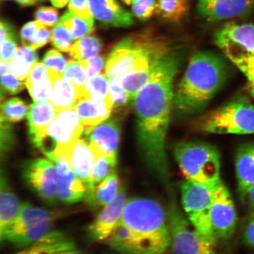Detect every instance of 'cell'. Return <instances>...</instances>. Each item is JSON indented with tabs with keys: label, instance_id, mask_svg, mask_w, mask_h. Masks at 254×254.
Returning <instances> with one entry per match:
<instances>
[{
	"label": "cell",
	"instance_id": "277c9868",
	"mask_svg": "<svg viewBox=\"0 0 254 254\" xmlns=\"http://www.w3.org/2000/svg\"><path fill=\"white\" fill-rule=\"evenodd\" d=\"M174 152L186 180L209 186L222 182L220 154L215 146L203 141H183L175 146Z\"/></svg>",
	"mask_w": 254,
	"mask_h": 254
},
{
	"label": "cell",
	"instance_id": "d6986e66",
	"mask_svg": "<svg viewBox=\"0 0 254 254\" xmlns=\"http://www.w3.org/2000/svg\"><path fill=\"white\" fill-rule=\"evenodd\" d=\"M235 166L241 199L254 186V143L240 145L236 152Z\"/></svg>",
	"mask_w": 254,
	"mask_h": 254
},
{
	"label": "cell",
	"instance_id": "484cf974",
	"mask_svg": "<svg viewBox=\"0 0 254 254\" xmlns=\"http://www.w3.org/2000/svg\"><path fill=\"white\" fill-rule=\"evenodd\" d=\"M122 187L115 171L95 187L85 198L93 206L104 207L113 201Z\"/></svg>",
	"mask_w": 254,
	"mask_h": 254
},
{
	"label": "cell",
	"instance_id": "ffe728a7",
	"mask_svg": "<svg viewBox=\"0 0 254 254\" xmlns=\"http://www.w3.org/2000/svg\"><path fill=\"white\" fill-rule=\"evenodd\" d=\"M74 109L85 128L96 126L107 120L113 111L110 98L105 100L79 98Z\"/></svg>",
	"mask_w": 254,
	"mask_h": 254
},
{
	"label": "cell",
	"instance_id": "db71d44e",
	"mask_svg": "<svg viewBox=\"0 0 254 254\" xmlns=\"http://www.w3.org/2000/svg\"><path fill=\"white\" fill-rule=\"evenodd\" d=\"M59 254H85L78 251H75V250L67 251V252H63Z\"/></svg>",
	"mask_w": 254,
	"mask_h": 254
},
{
	"label": "cell",
	"instance_id": "f546056e",
	"mask_svg": "<svg viewBox=\"0 0 254 254\" xmlns=\"http://www.w3.org/2000/svg\"><path fill=\"white\" fill-rule=\"evenodd\" d=\"M117 163V161L109 157L104 155H96L87 185V196L92 192L95 187L110 174L115 172Z\"/></svg>",
	"mask_w": 254,
	"mask_h": 254
},
{
	"label": "cell",
	"instance_id": "d4e9b609",
	"mask_svg": "<svg viewBox=\"0 0 254 254\" xmlns=\"http://www.w3.org/2000/svg\"><path fill=\"white\" fill-rule=\"evenodd\" d=\"M0 183V236H1L5 228L17 217L23 204L9 187L2 170Z\"/></svg>",
	"mask_w": 254,
	"mask_h": 254
},
{
	"label": "cell",
	"instance_id": "5bb4252c",
	"mask_svg": "<svg viewBox=\"0 0 254 254\" xmlns=\"http://www.w3.org/2000/svg\"><path fill=\"white\" fill-rule=\"evenodd\" d=\"M125 190L123 187L113 201L104 206L96 218L88 227L89 236L95 241H106L122 220L127 202Z\"/></svg>",
	"mask_w": 254,
	"mask_h": 254
},
{
	"label": "cell",
	"instance_id": "e575fe53",
	"mask_svg": "<svg viewBox=\"0 0 254 254\" xmlns=\"http://www.w3.org/2000/svg\"><path fill=\"white\" fill-rule=\"evenodd\" d=\"M61 75L74 85L80 94L88 78L84 62L72 60H69L64 71Z\"/></svg>",
	"mask_w": 254,
	"mask_h": 254
},
{
	"label": "cell",
	"instance_id": "4316f807",
	"mask_svg": "<svg viewBox=\"0 0 254 254\" xmlns=\"http://www.w3.org/2000/svg\"><path fill=\"white\" fill-rule=\"evenodd\" d=\"M111 249L122 254H141L134 234L121 221L106 240Z\"/></svg>",
	"mask_w": 254,
	"mask_h": 254
},
{
	"label": "cell",
	"instance_id": "ab89813d",
	"mask_svg": "<svg viewBox=\"0 0 254 254\" xmlns=\"http://www.w3.org/2000/svg\"><path fill=\"white\" fill-rule=\"evenodd\" d=\"M43 63L50 70L62 75L68 62L58 51L53 49L46 53L44 57Z\"/></svg>",
	"mask_w": 254,
	"mask_h": 254
},
{
	"label": "cell",
	"instance_id": "d590c367",
	"mask_svg": "<svg viewBox=\"0 0 254 254\" xmlns=\"http://www.w3.org/2000/svg\"><path fill=\"white\" fill-rule=\"evenodd\" d=\"M53 46L63 52L68 53L72 46V37L64 25L57 23L52 31Z\"/></svg>",
	"mask_w": 254,
	"mask_h": 254
},
{
	"label": "cell",
	"instance_id": "83f0119b",
	"mask_svg": "<svg viewBox=\"0 0 254 254\" xmlns=\"http://www.w3.org/2000/svg\"><path fill=\"white\" fill-rule=\"evenodd\" d=\"M37 62V55L34 50L24 46L18 47L14 58L8 62L9 71L25 80Z\"/></svg>",
	"mask_w": 254,
	"mask_h": 254
},
{
	"label": "cell",
	"instance_id": "f35d334b",
	"mask_svg": "<svg viewBox=\"0 0 254 254\" xmlns=\"http://www.w3.org/2000/svg\"><path fill=\"white\" fill-rule=\"evenodd\" d=\"M109 95L113 105V110L118 111L131 100L129 95L119 82L109 81Z\"/></svg>",
	"mask_w": 254,
	"mask_h": 254
},
{
	"label": "cell",
	"instance_id": "836d02e7",
	"mask_svg": "<svg viewBox=\"0 0 254 254\" xmlns=\"http://www.w3.org/2000/svg\"><path fill=\"white\" fill-rule=\"evenodd\" d=\"M59 21L67 28L74 40L89 36L94 31V26H92L86 21L72 14L69 11L65 12Z\"/></svg>",
	"mask_w": 254,
	"mask_h": 254
},
{
	"label": "cell",
	"instance_id": "4dcf8cb0",
	"mask_svg": "<svg viewBox=\"0 0 254 254\" xmlns=\"http://www.w3.org/2000/svg\"><path fill=\"white\" fill-rule=\"evenodd\" d=\"M102 49V44L95 36L81 38L72 44L69 53L78 61H83L96 56Z\"/></svg>",
	"mask_w": 254,
	"mask_h": 254
},
{
	"label": "cell",
	"instance_id": "d6a6232c",
	"mask_svg": "<svg viewBox=\"0 0 254 254\" xmlns=\"http://www.w3.org/2000/svg\"><path fill=\"white\" fill-rule=\"evenodd\" d=\"M30 107L18 98H11L1 104V122L16 123L25 118Z\"/></svg>",
	"mask_w": 254,
	"mask_h": 254
},
{
	"label": "cell",
	"instance_id": "f5cc1de1",
	"mask_svg": "<svg viewBox=\"0 0 254 254\" xmlns=\"http://www.w3.org/2000/svg\"><path fill=\"white\" fill-rule=\"evenodd\" d=\"M18 4L23 6H30L36 4L39 0H15Z\"/></svg>",
	"mask_w": 254,
	"mask_h": 254
},
{
	"label": "cell",
	"instance_id": "7dc6e473",
	"mask_svg": "<svg viewBox=\"0 0 254 254\" xmlns=\"http://www.w3.org/2000/svg\"><path fill=\"white\" fill-rule=\"evenodd\" d=\"M243 237L247 245L254 248V215L248 222L244 231Z\"/></svg>",
	"mask_w": 254,
	"mask_h": 254
},
{
	"label": "cell",
	"instance_id": "8d00e7d4",
	"mask_svg": "<svg viewBox=\"0 0 254 254\" xmlns=\"http://www.w3.org/2000/svg\"><path fill=\"white\" fill-rule=\"evenodd\" d=\"M157 0H136L131 4L132 14L139 21H145L155 14Z\"/></svg>",
	"mask_w": 254,
	"mask_h": 254
},
{
	"label": "cell",
	"instance_id": "9c48e42d",
	"mask_svg": "<svg viewBox=\"0 0 254 254\" xmlns=\"http://www.w3.org/2000/svg\"><path fill=\"white\" fill-rule=\"evenodd\" d=\"M84 129L74 108L63 110L34 145L52 161L63 156L66 148L81 137Z\"/></svg>",
	"mask_w": 254,
	"mask_h": 254
},
{
	"label": "cell",
	"instance_id": "30bf717a",
	"mask_svg": "<svg viewBox=\"0 0 254 254\" xmlns=\"http://www.w3.org/2000/svg\"><path fill=\"white\" fill-rule=\"evenodd\" d=\"M170 231V254H217L214 245L192 226L176 202L167 209Z\"/></svg>",
	"mask_w": 254,
	"mask_h": 254
},
{
	"label": "cell",
	"instance_id": "cb8c5ba5",
	"mask_svg": "<svg viewBox=\"0 0 254 254\" xmlns=\"http://www.w3.org/2000/svg\"><path fill=\"white\" fill-rule=\"evenodd\" d=\"M74 249V243L64 234L52 231L27 249L14 254H59Z\"/></svg>",
	"mask_w": 254,
	"mask_h": 254
},
{
	"label": "cell",
	"instance_id": "7402d4cb",
	"mask_svg": "<svg viewBox=\"0 0 254 254\" xmlns=\"http://www.w3.org/2000/svg\"><path fill=\"white\" fill-rule=\"evenodd\" d=\"M53 79V87L49 101L60 111L74 108L80 93L77 88L70 82L64 78L61 75L50 70Z\"/></svg>",
	"mask_w": 254,
	"mask_h": 254
},
{
	"label": "cell",
	"instance_id": "1f68e13d",
	"mask_svg": "<svg viewBox=\"0 0 254 254\" xmlns=\"http://www.w3.org/2000/svg\"><path fill=\"white\" fill-rule=\"evenodd\" d=\"M97 100L110 98L109 79L104 73L88 78L80 97Z\"/></svg>",
	"mask_w": 254,
	"mask_h": 254
},
{
	"label": "cell",
	"instance_id": "ba28073f",
	"mask_svg": "<svg viewBox=\"0 0 254 254\" xmlns=\"http://www.w3.org/2000/svg\"><path fill=\"white\" fill-rule=\"evenodd\" d=\"M215 186L186 180L181 184L180 190L183 208L190 223L203 237L216 246L217 240L210 220Z\"/></svg>",
	"mask_w": 254,
	"mask_h": 254
},
{
	"label": "cell",
	"instance_id": "9a60e30c",
	"mask_svg": "<svg viewBox=\"0 0 254 254\" xmlns=\"http://www.w3.org/2000/svg\"><path fill=\"white\" fill-rule=\"evenodd\" d=\"M58 174L57 198L65 204H73L86 198V184L76 176L65 157H57L52 161Z\"/></svg>",
	"mask_w": 254,
	"mask_h": 254
},
{
	"label": "cell",
	"instance_id": "c3c4849f",
	"mask_svg": "<svg viewBox=\"0 0 254 254\" xmlns=\"http://www.w3.org/2000/svg\"><path fill=\"white\" fill-rule=\"evenodd\" d=\"M0 32H1V36H0V41H2L9 38H16L13 28H11L10 25L5 21H1L0 23Z\"/></svg>",
	"mask_w": 254,
	"mask_h": 254
},
{
	"label": "cell",
	"instance_id": "f1b7e54d",
	"mask_svg": "<svg viewBox=\"0 0 254 254\" xmlns=\"http://www.w3.org/2000/svg\"><path fill=\"white\" fill-rule=\"evenodd\" d=\"M189 0H157L155 14L167 21L177 22L188 14Z\"/></svg>",
	"mask_w": 254,
	"mask_h": 254
},
{
	"label": "cell",
	"instance_id": "e0dca14e",
	"mask_svg": "<svg viewBox=\"0 0 254 254\" xmlns=\"http://www.w3.org/2000/svg\"><path fill=\"white\" fill-rule=\"evenodd\" d=\"M93 17L107 27H128L134 24L133 15L117 0H89Z\"/></svg>",
	"mask_w": 254,
	"mask_h": 254
},
{
	"label": "cell",
	"instance_id": "f907efd6",
	"mask_svg": "<svg viewBox=\"0 0 254 254\" xmlns=\"http://www.w3.org/2000/svg\"><path fill=\"white\" fill-rule=\"evenodd\" d=\"M69 0H51L53 5L56 7L63 8L67 5Z\"/></svg>",
	"mask_w": 254,
	"mask_h": 254
},
{
	"label": "cell",
	"instance_id": "7a4b0ae2",
	"mask_svg": "<svg viewBox=\"0 0 254 254\" xmlns=\"http://www.w3.org/2000/svg\"><path fill=\"white\" fill-rule=\"evenodd\" d=\"M226 63L217 54L196 52L190 57L174 93L173 111L180 117L204 110L228 78Z\"/></svg>",
	"mask_w": 254,
	"mask_h": 254
},
{
	"label": "cell",
	"instance_id": "f6af8a7d",
	"mask_svg": "<svg viewBox=\"0 0 254 254\" xmlns=\"http://www.w3.org/2000/svg\"><path fill=\"white\" fill-rule=\"evenodd\" d=\"M16 38H9L1 41V61L9 62L14 58L18 49Z\"/></svg>",
	"mask_w": 254,
	"mask_h": 254
},
{
	"label": "cell",
	"instance_id": "b9f144b4",
	"mask_svg": "<svg viewBox=\"0 0 254 254\" xmlns=\"http://www.w3.org/2000/svg\"><path fill=\"white\" fill-rule=\"evenodd\" d=\"M44 24L40 21L36 20L25 24L21 28L20 36L21 42L23 46L30 48L36 39L38 33Z\"/></svg>",
	"mask_w": 254,
	"mask_h": 254
},
{
	"label": "cell",
	"instance_id": "11a10c76",
	"mask_svg": "<svg viewBox=\"0 0 254 254\" xmlns=\"http://www.w3.org/2000/svg\"><path fill=\"white\" fill-rule=\"evenodd\" d=\"M122 1L127 5H131L132 3L136 1V0H122Z\"/></svg>",
	"mask_w": 254,
	"mask_h": 254
},
{
	"label": "cell",
	"instance_id": "2e32d148",
	"mask_svg": "<svg viewBox=\"0 0 254 254\" xmlns=\"http://www.w3.org/2000/svg\"><path fill=\"white\" fill-rule=\"evenodd\" d=\"M254 0H197L198 13L210 22H218L249 13Z\"/></svg>",
	"mask_w": 254,
	"mask_h": 254
},
{
	"label": "cell",
	"instance_id": "7c38bea8",
	"mask_svg": "<svg viewBox=\"0 0 254 254\" xmlns=\"http://www.w3.org/2000/svg\"><path fill=\"white\" fill-rule=\"evenodd\" d=\"M24 180L39 197L50 204L56 202L58 174L55 163L47 159L39 158L25 167Z\"/></svg>",
	"mask_w": 254,
	"mask_h": 254
},
{
	"label": "cell",
	"instance_id": "5b68a950",
	"mask_svg": "<svg viewBox=\"0 0 254 254\" xmlns=\"http://www.w3.org/2000/svg\"><path fill=\"white\" fill-rule=\"evenodd\" d=\"M214 43L246 76L254 99V24L230 22L215 32Z\"/></svg>",
	"mask_w": 254,
	"mask_h": 254
},
{
	"label": "cell",
	"instance_id": "816d5d0a",
	"mask_svg": "<svg viewBox=\"0 0 254 254\" xmlns=\"http://www.w3.org/2000/svg\"><path fill=\"white\" fill-rule=\"evenodd\" d=\"M9 71V65L7 62L1 61V64H0V73H1V75L2 76L8 74Z\"/></svg>",
	"mask_w": 254,
	"mask_h": 254
},
{
	"label": "cell",
	"instance_id": "681fc988",
	"mask_svg": "<svg viewBox=\"0 0 254 254\" xmlns=\"http://www.w3.org/2000/svg\"><path fill=\"white\" fill-rule=\"evenodd\" d=\"M241 199L244 204L249 206L251 209L254 211V186Z\"/></svg>",
	"mask_w": 254,
	"mask_h": 254
},
{
	"label": "cell",
	"instance_id": "603a6c76",
	"mask_svg": "<svg viewBox=\"0 0 254 254\" xmlns=\"http://www.w3.org/2000/svg\"><path fill=\"white\" fill-rule=\"evenodd\" d=\"M26 86L35 103L46 102L52 94L53 79L49 69L43 63H37L31 69Z\"/></svg>",
	"mask_w": 254,
	"mask_h": 254
},
{
	"label": "cell",
	"instance_id": "4fadbf2b",
	"mask_svg": "<svg viewBox=\"0 0 254 254\" xmlns=\"http://www.w3.org/2000/svg\"><path fill=\"white\" fill-rule=\"evenodd\" d=\"M81 137L88 141L96 155L117 161L120 128L116 120L104 121L96 126L85 128Z\"/></svg>",
	"mask_w": 254,
	"mask_h": 254
},
{
	"label": "cell",
	"instance_id": "ac0fdd59",
	"mask_svg": "<svg viewBox=\"0 0 254 254\" xmlns=\"http://www.w3.org/2000/svg\"><path fill=\"white\" fill-rule=\"evenodd\" d=\"M79 179L87 186L96 154L90 144L82 137L68 146L63 155Z\"/></svg>",
	"mask_w": 254,
	"mask_h": 254
},
{
	"label": "cell",
	"instance_id": "44dd1931",
	"mask_svg": "<svg viewBox=\"0 0 254 254\" xmlns=\"http://www.w3.org/2000/svg\"><path fill=\"white\" fill-rule=\"evenodd\" d=\"M57 114L58 111L50 101L31 105L27 119L30 138L33 144L42 136L47 127L56 119Z\"/></svg>",
	"mask_w": 254,
	"mask_h": 254
},
{
	"label": "cell",
	"instance_id": "ee69618b",
	"mask_svg": "<svg viewBox=\"0 0 254 254\" xmlns=\"http://www.w3.org/2000/svg\"><path fill=\"white\" fill-rule=\"evenodd\" d=\"M36 20L47 27H52L58 21L59 12L56 9L50 7H41L35 14Z\"/></svg>",
	"mask_w": 254,
	"mask_h": 254
},
{
	"label": "cell",
	"instance_id": "74e56055",
	"mask_svg": "<svg viewBox=\"0 0 254 254\" xmlns=\"http://www.w3.org/2000/svg\"><path fill=\"white\" fill-rule=\"evenodd\" d=\"M1 98L3 95L17 94L23 90L26 82L14 74H7L1 76Z\"/></svg>",
	"mask_w": 254,
	"mask_h": 254
},
{
	"label": "cell",
	"instance_id": "bcb514c9",
	"mask_svg": "<svg viewBox=\"0 0 254 254\" xmlns=\"http://www.w3.org/2000/svg\"><path fill=\"white\" fill-rule=\"evenodd\" d=\"M8 122H2L1 125V152H7L12 143V131Z\"/></svg>",
	"mask_w": 254,
	"mask_h": 254
},
{
	"label": "cell",
	"instance_id": "8992f818",
	"mask_svg": "<svg viewBox=\"0 0 254 254\" xmlns=\"http://www.w3.org/2000/svg\"><path fill=\"white\" fill-rule=\"evenodd\" d=\"M197 127L215 134H254V106L246 98H236L202 117Z\"/></svg>",
	"mask_w": 254,
	"mask_h": 254
},
{
	"label": "cell",
	"instance_id": "3957f363",
	"mask_svg": "<svg viewBox=\"0 0 254 254\" xmlns=\"http://www.w3.org/2000/svg\"><path fill=\"white\" fill-rule=\"evenodd\" d=\"M134 234L141 254H166L171 236L167 211L155 200L127 199L122 220Z\"/></svg>",
	"mask_w": 254,
	"mask_h": 254
},
{
	"label": "cell",
	"instance_id": "6da1fadb",
	"mask_svg": "<svg viewBox=\"0 0 254 254\" xmlns=\"http://www.w3.org/2000/svg\"><path fill=\"white\" fill-rule=\"evenodd\" d=\"M180 61L172 50L155 64L147 83L133 98L138 142L146 165L169 184L170 170L166 150L174 106V82Z\"/></svg>",
	"mask_w": 254,
	"mask_h": 254
},
{
	"label": "cell",
	"instance_id": "8fae6325",
	"mask_svg": "<svg viewBox=\"0 0 254 254\" xmlns=\"http://www.w3.org/2000/svg\"><path fill=\"white\" fill-rule=\"evenodd\" d=\"M210 220L217 241L227 240L233 236L237 224L236 208L230 190L222 182L214 187Z\"/></svg>",
	"mask_w": 254,
	"mask_h": 254
},
{
	"label": "cell",
	"instance_id": "52a82bcc",
	"mask_svg": "<svg viewBox=\"0 0 254 254\" xmlns=\"http://www.w3.org/2000/svg\"><path fill=\"white\" fill-rule=\"evenodd\" d=\"M55 216L46 209L24 203L17 217L5 228L0 239L16 247H27L50 233Z\"/></svg>",
	"mask_w": 254,
	"mask_h": 254
},
{
	"label": "cell",
	"instance_id": "60d3db41",
	"mask_svg": "<svg viewBox=\"0 0 254 254\" xmlns=\"http://www.w3.org/2000/svg\"><path fill=\"white\" fill-rule=\"evenodd\" d=\"M68 9L72 14L83 19L94 26V17L91 13L89 0H69Z\"/></svg>",
	"mask_w": 254,
	"mask_h": 254
},
{
	"label": "cell",
	"instance_id": "7bdbcfd3",
	"mask_svg": "<svg viewBox=\"0 0 254 254\" xmlns=\"http://www.w3.org/2000/svg\"><path fill=\"white\" fill-rule=\"evenodd\" d=\"M86 66L88 77L104 73V69L106 68L107 60L104 55L96 56L87 60H83Z\"/></svg>",
	"mask_w": 254,
	"mask_h": 254
}]
</instances>
